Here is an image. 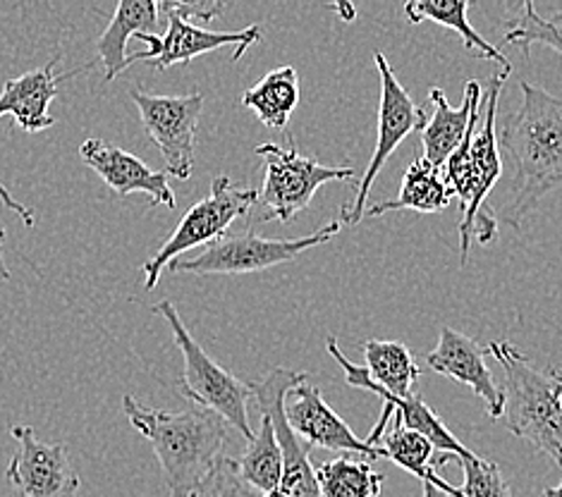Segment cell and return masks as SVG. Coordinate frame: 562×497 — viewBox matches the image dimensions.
<instances>
[{
    "instance_id": "cell-1",
    "label": "cell",
    "mask_w": 562,
    "mask_h": 497,
    "mask_svg": "<svg viewBox=\"0 0 562 497\" xmlns=\"http://www.w3.org/2000/svg\"><path fill=\"white\" fill-rule=\"evenodd\" d=\"M519 109L505 117L498 134L510 163L501 218L515 230L546 194L562 187V99L531 82H519Z\"/></svg>"
},
{
    "instance_id": "cell-2",
    "label": "cell",
    "mask_w": 562,
    "mask_h": 497,
    "mask_svg": "<svg viewBox=\"0 0 562 497\" xmlns=\"http://www.w3.org/2000/svg\"><path fill=\"white\" fill-rule=\"evenodd\" d=\"M123 411L132 428L154 445L170 497H192L223 456L231 426L216 411L199 405L170 414L144 407L132 395L123 397Z\"/></svg>"
},
{
    "instance_id": "cell-3",
    "label": "cell",
    "mask_w": 562,
    "mask_h": 497,
    "mask_svg": "<svg viewBox=\"0 0 562 497\" xmlns=\"http://www.w3.org/2000/svg\"><path fill=\"white\" fill-rule=\"evenodd\" d=\"M507 79V72L493 75L488 89L484 91V105L472 117V125L464 134V142L446 163V180L452 192L462 199L464 218L460 223V253L462 266L467 263L472 239L476 237L481 245L493 241L498 233V216L488 206V194L493 184L501 180L503 158L498 146V129H495V117H498V99L501 87Z\"/></svg>"
},
{
    "instance_id": "cell-4",
    "label": "cell",
    "mask_w": 562,
    "mask_h": 497,
    "mask_svg": "<svg viewBox=\"0 0 562 497\" xmlns=\"http://www.w3.org/2000/svg\"><path fill=\"white\" fill-rule=\"evenodd\" d=\"M488 352L503 369L501 423L562 468V373L537 369L507 340L491 342Z\"/></svg>"
},
{
    "instance_id": "cell-5",
    "label": "cell",
    "mask_w": 562,
    "mask_h": 497,
    "mask_svg": "<svg viewBox=\"0 0 562 497\" xmlns=\"http://www.w3.org/2000/svg\"><path fill=\"white\" fill-rule=\"evenodd\" d=\"M154 312L168 320L172 338H176L182 352V359H184V373L180 383L182 395L190 399L192 405L216 411L227 426L235 428L237 433H243L245 440L249 442L254 438V431L249 426V411H247V402L254 397L251 385L235 379L231 371H225L204 352L202 344H199L190 335V330L184 328L178 308L172 306V302L168 300L158 302L154 306Z\"/></svg>"
},
{
    "instance_id": "cell-6",
    "label": "cell",
    "mask_w": 562,
    "mask_h": 497,
    "mask_svg": "<svg viewBox=\"0 0 562 497\" xmlns=\"http://www.w3.org/2000/svg\"><path fill=\"white\" fill-rule=\"evenodd\" d=\"M257 154L266 163L257 204L261 211L259 221L288 223L312 204L321 187L355 178L352 166H321L318 160L306 158L294 149V142H290L288 149L278 144H261L257 146Z\"/></svg>"
},
{
    "instance_id": "cell-7",
    "label": "cell",
    "mask_w": 562,
    "mask_h": 497,
    "mask_svg": "<svg viewBox=\"0 0 562 497\" xmlns=\"http://www.w3.org/2000/svg\"><path fill=\"white\" fill-rule=\"evenodd\" d=\"M259 192L247 190V187H237L227 174H218L211 182V192L206 199L199 201L176 227V233L168 237V241L160 247L154 257L144 263L146 275V290H154L160 280L164 268H168L178 259V253L190 251L194 247L211 245V241L227 235L237 218H245L257 208Z\"/></svg>"
},
{
    "instance_id": "cell-8",
    "label": "cell",
    "mask_w": 562,
    "mask_h": 497,
    "mask_svg": "<svg viewBox=\"0 0 562 497\" xmlns=\"http://www.w3.org/2000/svg\"><path fill=\"white\" fill-rule=\"evenodd\" d=\"M340 233V223H328L321 230L297 239H266L254 235H223L211 241L194 259H176L168 268L170 273H194V275H239L257 273L297 259L300 253L326 245Z\"/></svg>"
},
{
    "instance_id": "cell-9",
    "label": "cell",
    "mask_w": 562,
    "mask_h": 497,
    "mask_svg": "<svg viewBox=\"0 0 562 497\" xmlns=\"http://www.w3.org/2000/svg\"><path fill=\"white\" fill-rule=\"evenodd\" d=\"M376 67L381 75V101H379V127H376V149H373V156L369 160V166L361 174L359 187L355 192V199L350 204H342V221L357 225L361 218L367 216V199L373 182L381 174L385 160L393 156V151L403 144L414 129H424L426 127V115L419 109L414 99L409 97V91L397 82V77L393 72L391 63L383 56L381 50H376Z\"/></svg>"
},
{
    "instance_id": "cell-10",
    "label": "cell",
    "mask_w": 562,
    "mask_h": 497,
    "mask_svg": "<svg viewBox=\"0 0 562 497\" xmlns=\"http://www.w3.org/2000/svg\"><path fill=\"white\" fill-rule=\"evenodd\" d=\"M139 109L142 123L151 142L166 160V172L178 180H190L194 168V146L199 115L204 109V97L199 91L187 97H156V93L135 87L130 91Z\"/></svg>"
},
{
    "instance_id": "cell-11",
    "label": "cell",
    "mask_w": 562,
    "mask_h": 497,
    "mask_svg": "<svg viewBox=\"0 0 562 497\" xmlns=\"http://www.w3.org/2000/svg\"><path fill=\"white\" fill-rule=\"evenodd\" d=\"M158 12L166 15V34H137L135 38L144 42L146 50L142 53H132L130 60L135 65L137 60H146L156 70H168V67L178 65V63H190L196 56H204V53L218 50L223 46H235L233 60L237 63L245 56V50L254 44L261 42V26L254 24L247 26L243 32H209L196 26L192 22H187V18L176 3H158Z\"/></svg>"
},
{
    "instance_id": "cell-12",
    "label": "cell",
    "mask_w": 562,
    "mask_h": 497,
    "mask_svg": "<svg viewBox=\"0 0 562 497\" xmlns=\"http://www.w3.org/2000/svg\"><path fill=\"white\" fill-rule=\"evenodd\" d=\"M283 411L294 436L306 442V448H324L333 452L359 454L361 460L371 464L376 460H385L383 448H371L367 440L352 433L340 416L333 411L321 389L310 381V375L302 373V379L294 383L283 402Z\"/></svg>"
},
{
    "instance_id": "cell-13",
    "label": "cell",
    "mask_w": 562,
    "mask_h": 497,
    "mask_svg": "<svg viewBox=\"0 0 562 497\" xmlns=\"http://www.w3.org/2000/svg\"><path fill=\"white\" fill-rule=\"evenodd\" d=\"M300 379L302 373L297 371L273 369L261 381L249 385L261 414L271 419L280 452H283V481H280L278 493L283 497H324L321 495L310 454H306V445H302V440L294 436L283 411L288 389Z\"/></svg>"
},
{
    "instance_id": "cell-14",
    "label": "cell",
    "mask_w": 562,
    "mask_h": 497,
    "mask_svg": "<svg viewBox=\"0 0 562 497\" xmlns=\"http://www.w3.org/2000/svg\"><path fill=\"white\" fill-rule=\"evenodd\" d=\"M326 349H328V354L338 361V366L345 371L347 385L359 387V389H367V393H373V395L383 399V411L379 416L376 426H373V431L367 438V442H369L371 448H379V442L383 440V436L387 431V421H391L393 416H397V419L403 421V426L409 428V431H417L424 438L431 440V445L438 452L462 456L467 450H470V448H464L462 442L448 431V426L438 419L436 411L426 405L424 397L419 393L407 397V399H400V397L387 395L383 387L373 385L364 375V371H361V366L355 364V361H350L340 352L336 335H330V338L326 340Z\"/></svg>"
},
{
    "instance_id": "cell-15",
    "label": "cell",
    "mask_w": 562,
    "mask_h": 497,
    "mask_svg": "<svg viewBox=\"0 0 562 497\" xmlns=\"http://www.w3.org/2000/svg\"><path fill=\"white\" fill-rule=\"evenodd\" d=\"M10 433L18 440V452L5 476L18 497H77L79 474L63 442L46 445L32 426H12Z\"/></svg>"
},
{
    "instance_id": "cell-16",
    "label": "cell",
    "mask_w": 562,
    "mask_h": 497,
    "mask_svg": "<svg viewBox=\"0 0 562 497\" xmlns=\"http://www.w3.org/2000/svg\"><path fill=\"white\" fill-rule=\"evenodd\" d=\"M79 158L91 170H97L99 178L117 196L146 194L151 199V206H166L170 211L178 208V199L170 190V174L166 170L149 168L135 154L120 149V146H113L105 139L91 137L79 146Z\"/></svg>"
},
{
    "instance_id": "cell-17",
    "label": "cell",
    "mask_w": 562,
    "mask_h": 497,
    "mask_svg": "<svg viewBox=\"0 0 562 497\" xmlns=\"http://www.w3.org/2000/svg\"><path fill=\"white\" fill-rule=\"evenodd\" d=\"M426 366L440 375H448V379L458 381L467 387H472L474 395L486 402L491 419L501 421L503 416L501 385L495 383L493 373L484 359V347H481L476 340L443 326L438 335V344L426 354Z\"/></svg>"
},
{
    "instance_id": "cell-18",
    "label": "cell",
    "mask_w": 562,
    "mask_h": 497,
    "mask_svg": "<svg viewBox=\"0 0 562 497\" xmlns=\"http://www.w3.org/2000/svg\"><path fill=\"white\" fill-rule=\"evenodd\" d=\"M58 56H53L44 67L8 79L0 91V117L10 115L26 134H38L56 125V117L48 115V105L58 97Z\"/></svg>"
},
{
    "instance_id": "cell-19",
    "label": "cell",
    "mask_w": 562,
    "mask_h": 497,
    "mask_svg": "<svg viewBox=\"0 0 562 497\" xmlns=\"http://www.w3.org/2000/svg\"><path fill=\"white\" fill-rule=\"evenodd\" d=\"M434 113L426 127L422 129V149L424 158L436 168H446L448 158L460 149L464 134L472 125V117L484 105V87L476 79H470L464 87V101L460 109H452L446 93L431 89Z\"/></svg>"
},
{
    "instance_id": "cell-20",
    "label": "cell",
    "mask_w": 562,
    "mask_h": 497,
    "mask_svg": "<svg viewBox=\"0 0 562 497\" xmlns=\"http://www.w3.org/2000/svg\"><path fill=\"white\" fill-rule=\"evenodd\" d=\"M158 3L154 0H120L105 32L97 42V58L105 67V82L125 72L132 65L127 42L137 34H156Z\"/></svg>"
},
{
    "instance_id": "cell-21",
    "label": "cell",
    "mask_w": 562,
    "mask_h": 497,
    "mask_svg": "<svg viewBox=\"0 0 562 497\" xmlns=\"http://www.w3.org/2000/svg\"><path fill=\"white\" fill-rule=\"evenodd\" d=\"M452 196L454 192L448 184L446 174L422 156L414 160V163L407 168V172L403 174V184H400L397 196L367 208V216L379 218L387 211H400V208H409L417 213H438L450 206Z\"/></svg>"
},
{
    "instance_id": "cell-22",
    "label": "cell",
    "mask_w": 562,
    "mask_h": 497,
    "mask_svg": "<svg viewBox=\"0 0 562 497\" xmlns=\"http://www.w3.org/2000/svg\"><path fill=\"white\" fill-rule=\"evenodd\" d=\"M361 371L373 385L383 387L387 395L400 399L417 395L414 385L419 381V366L405 342L367 340Z\"/></svg>"
},
{
    "instance_id": "cell-23",
    "label": "cell",
    "mask_w": 562,
    "mask_h": 497,
    "mask_svg": "<svg viewBox=\"0 0 562 497\" xmlns=\"http://www.w3.org/2000/svg\"><path fill=\"white\" fill-rule=\"evenodd\" d=\"M470 8V0H412V3L405 5V15L409 24L436 22L440 26H448L452 32H458L467 48L479 50L481 56L495 60L503 67V72L510 75L513 65L505 58V53L488 44L486 38H481L479 32L470 24V20H467V10Z\"/></svg>"
},
{
    "instance_id": "cell-24",
    "label": "cell",
    "mask_w": 562,
    "mask_h": 497,
    "mask_svg": "<svg viewBox=\"0 0 562 497\" xmlns=\"http://www.w3.org/2000/svg\"><path fill=\"white\" fill-rule=\"evenodd\" d=\"M300 103V75L294 67H278L266 75L259 84L245 91L243 105L259 115L271 129H283Z\"/></svg>"
},
{
    "instance_id": "cell-25",
    "label": "cell",
    "mask_w": 562,
    "mask_h": 497,
    "mask_svg": "<svg viewBox=\"0 0 562 497\" xmlns=\"http://www.w3.org/2000/svg\"><path fill=\"white\" fill-rule=\"evenodd\" d=\"M393 428L391 433L385 431L383 440L379 442V448H383L385 460H391L400 468L417 476L422 483H434L440 490H446L452 497H460V488L452 486L446 478H440L434 468V445L431 440L424 438L417 431H409V428L403 426V421L393 416L391 419Z\"/></svg>"
},
{
    "instance_id": "cell-26",
    "label": "cell",
    "mask_w": 562,
    "mask_h": 497,
    "mask_svg": "<svg viewBox=\"0 0 562 497\" xmlns=\"http://www.w3.org/2000/svg\"><path fill=\"white\" fill-rule=\"evenodd\" d=\"M316 481L324 497H379L383 476L369 460L340 454L316 468Z\"/></svg>"
},
{
    "instance_id": "cell-27",
    "label": "cell",
    "mask_w": 562,
    "mask_h": 497,
    "mask_svg": "<svg viewBox=\"0 0 562 497\" xmlns=\"http://www.w3.org/2000/svg\"><path fill=\"white\" fill-rule=\"evenodd\" d=\"M237 466L249 486L257 488L261 495H271L280 488V481H283V452H280L269 416L261 414L259 433H254L243 460H237Z\"/></svg>"
},
{
    "instance_id": "cell-28",
    "label": "cell",
    "mask_w": 562,
    "mask_h": 497,
    "mask_svg": "<svg viewBox=\"0 0 562 497\" xmlns=\"http://www.w3.org/2000/svg\"><path fill=\"white\" fill-rule=\"evenodd\" d=\"M505 44L517 46L525 50V56H531L533 46H546L560 53L562 58V10H555L553 15L543 18L533 3L521 5L517 22L507 30Z\"/></svg>"
},
{
    "instance_id": "cell-29",
    "label": "cell",
    "mask_w": 562,
    "mask_h": 497,
    "mask_svg": "<svg viewBox=\"0 0 562 497\" xmlns=\"http://www.w3.org/2000/svg\"><path fill=\"white\" fill-rule=\"evenodd\" d=\"M460 462L464 474V483L460 488V497H513L510 483L505 481L501 466L484 460V456L467 450L462 456H452Z\"/></svg>"
},
{
    "instance_id": "cell-30",
    "label": "cell",
    "mask_w": 562,
    "mask_h": 497,
    "mask_svg": "<svg viewBox=\"0 0 562 497\" xmlns=\"http://www.w3.org/2000/svg\"><path fill=\"white\" fill-rule=\"evenodd\" d=\"M192 497H263L257 488H251L239 474L237 460L231 456H221V460L213 464L211 472L199 483Z\"/></svg>"
},
{
    "instance_id": "cell-31",
    "label": "cell",
    "mask_w": 562,
    "mask_h": 497,
    "mask_svg": "<svg viewBox=\"0 0 562 497\" xmlns=\"http://www.w3.org/2000/svg\"><path fill=\"white\" fill-rule=\"evenodd\" d=\"M0 201H3V204H5L12 213H15V216H20V221H22L26 227H34V225H36V213H34L30 206L20 204V201L8 192V187H5L3 182H0Z\"/></svg>"
},
{
    "instance_id": "cell-32",
    "label": "cell",
    "mask_w": 562,
    "mask_h": 497,
    "mask_svg": "<svg viewBox=\"0 0 562 497\" xmlns=\"http://www.w3.org/2000/svg\"><path fill=\"white\" fill-rule=\"evenodd\" d=\"M10 280V268L5 263V230L0 227V282Z\"/></svg>"
},
{
    "instance_id": "cell-33",
    "label": "cell",
    "mask_w": 562,
    "mask_h": 497,
    "mask_svg": "<svg viewBox=\"0 0 562 497\" xmlns=\"http://www.w3.org/2000/svg\"><path fill=\"white\" fill-rule=\"evenodd\" d=\"M422 497H452L446 490H440L434 483H424V495Z\"/></svg>"
},
{
    "instance_id": "cell-34",
    "label": "cell",
    "mask_w": 562,
    "mask_h": 497,
    "mask_svg": "<svg viewBox=\"0 0 562 497\" xmlns=\"http://www.w3.org/2000/svg\"><path fill=\"white\" fill-rule=\"evenodd\" d=\"M541 497H562V481H560L558 488H546V490L541 493Z\"/></svg>"
},
{
    "instance_id": "cell-35",
    "label": "cell",
    "mask_w": 562,
    "mask_h": 497,
    "mask_svg": "<svg viewBox=\"0 0 562 497\" xmlns=\"http://www.w3.org/2000/svg\"><path fill=\"white\" fill-rule=\"evenodd\" d=\"M263 497H283V495H280V493L276 490V493H271V495H263Z\"/></svg>"
}]
</instances>
